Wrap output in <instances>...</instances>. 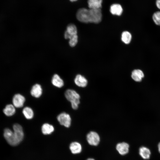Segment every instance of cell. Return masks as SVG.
<instances>
[{
    "instance_id": "obj_1",
    "label": "cell",
    "mask_w": 160,
    "mask_h": 160,
    "mask_svg": "<svg viewBox=\"0 0 160 160\" xmlns=\"http://www.w3.org/2000/svg\"><path fill=\"white\" fill-rule=\"evenodd\" d=\"M65 96L67 100L71 103L72 108L77 109L80 103L79 95L75 90L69 89L65 91Z\"/></svg>"
},
{
    "instance_id": "obj_2",
    "label": "cell",
    "mask_w": 160,
    "mask_h": 160,
    "mask_svg": "<svg viewBox=\"0 0 160 160\" xmlns=\"http://www.w3.org/2000/svg\"><path fill=\"white\" fill-rule=\"evenodd\" d=\"M76 17L77 20L80 22L90 23V16L89 9L85 8H81L77 11Z\"/></svg>"
},
{
    "instance_id": "obj_3",
    "label": "cell",
    "mask_w": 160,
    "mask_h": 160,
    "mask_svg": "<svg viewBox=\"0 0 160 160\" xmlns=\"http://www.w3.org/2000/svg\"><path fill=\"white\" fill-rule=\"evenodd\" d=\"M15 138L17 145L23 140L24 133L22 126L18 124H14L13 127Z\"/></svg>"
},
{
    "instance_id": "obj_4",
    "label": "cell",
    "mask_w": 160,
    "mask_h": 160,
    "mask_svg": "<svg viewBox=\"0 0 160 160\" xmlns=\"http://www.w3.org/2000/svg\"><path fill=\"white\" fill-rule=\"evenodd\" d=\"M90 17V23H98L102 19V13L101 9H92L89 8Z\"/></svg>"
},
{
    "instance_id": "obj_5",
    "label": "cell",
    "mask_w": 160,
    "mask_h": 160,
    "mask_svg": "<svg viewBox=\"0 0 160 160\" xmlns=\"http://www.w3.org/2000/svg\"><path fill=\"white\" fill-rule=\"evenodd\" d=\"M57 119L61 125L67 128L69 127L70 126L71 118L68 114L64 112H62L58 115Z\"/></svg>"
},
{
    "instance_id": "obj_6",
    "label": "cell",
    "mask_w": 160,
    "mask_h": 160,
    "mask_svg": "<svg viewBox=\"0 0 160 160\" xmlns=\"http://www.w3.org/2000/svg\"><path fill=\"white\" fill-rule=\"evenodd\" d=\"M87 140L90 145L95 146L99 144L100 138L97 133L94 131H91L87 135Z\"/></svg>"
},
{
    "instance_id": "obj_7",
    "label": "cell",
    "mask_w": 160,
    "mask_h": 160,
    "mask_svg": "<svg viewBox=\"0 0 160 160\" xmlns=\"http://www.w3.org/2000/svg\"><path fill=\"white\" fill-rule=\"evenodd\" d=\"M4 136L6 140L10 145L15 146L17 145L15 141L13 132L10 129L6 128L4 129Z\"/></svg>"
},
{
    "instance_id": "obj_8",
    "label": "cell",
    "mask_w": 160,
    "mask_h": 160,
    "mask_svg": "<svg viewBox=\"0 0 160 160\" xmlns=\"http://www.w3.org/2000/svg\"><path fill=\"white\" fill-rule=\"evenodd\" d=\"M25 101V98L23 96L20 94H17L14 96L12 102L15 108H20L23 106Z\"/></svg>"
},
{
    "instance_id": "obj_9",
    "label": "cell",
    "mask_w": 160,
    "mask_h": 160,
    "mask_svg": "<svg viewBox=\"0 0 160 160\" xmlns=\"http://www.w3.org/2000/svg\"><path fill=\"white\" fill-rule=\"evenodd\" d=\"M77 30L76 26L73 24L68 25L67 27L66 30L64 34L65 39H69L74 35H77Z\"/></svg>"
},
{
    "instance_id": "obj_10",
    "label": "cell",
    "mask_w": 160,
    "mask_h": 160,
    "mask_svg": "<svg viewBox=\"0 0 160 160\" xmlns=\"http://www.w3.org/2000/svg\"><path fill=\"white\" fill-rule=\"evenodd\" d=\"M129 145L127 143L123 142L117 144L116 149L120 155H124L127 154L129 151Z\"/></svg>"
},
{
    "instance_id": "obj_11",
    "label": "cell",
    "mask_w": 160,
    "mask_h": 160,
    "mask_svg": "<svg viewBox=\"0 0 160 160\" xmlns=\"http://www.w3.org/2000/svg\"><path fill=\"white\" fill-rule=\"evenodd\" d=\"M30 93L32 96L35 98L39 97L42 93V89L41 85L38 84H34L31 89Z\"/></svg>"
},
{
    "instance_id": "obj_12",
    "label": "cell",
    "mask_w": 160,
    "mask_h": 160,
    "mask_svg": "<svg viewBox=\"0 0 160 160\" xmlns=\"http://www.w3.org/2000/svg\"><path fill=\"white\" fill-rule=\"evenodd\" d=\"M75 84L78 86L81 87H86L88 83L87 79L80 74L77 75L74 80Z\"/></svg>"
},
{
    "instance_id": "obj_13",
    "label": "cell",
    "mask_w": 160,
    "mask_h": 160,
    "mask_svg": "<svg viewBox=\"0 0 160 160\" xmlns=\"http://www.w3.org/2000/svg\"><path fill=\"white\" fill-rule=\"evenodd\" d=\"M144 77V73L140 69H135L132 72L131 77L133 80L136 81H140Z\"/></svg>"
},
{
    "instance_id": "obj_14",
    "label": "cell",
    "mask_w": 160,
    "mask_h": 160,
    "mask_svg": "<svg viewBox=\"0 0 160 160\" xmlns=\"http://www.w3.org/2000/svg\"><path fill=\"white\" fill-rule=\"evenodd\" d=\"M70 149L73 154L79 153L81 151L82 148L81 144L79 142H73L71 143L69 146Z\"/></svg>"
},
{
    "instance_id": "obj_15",
    "label": "cell",
    "mask_w": 160,
    "mask_h": 160,
    "mask_svg": "<svg viewBox=\"0 0 160 160\" xmlns=\"http://www.w3.org/2000/svg\"><path fill=\"white\" fill-rule=\"evenodd\" d=\"M51 82L53 86L59 88L62 87L64 85L63 79L58 74H56L53 76Z\"/></svg>"
},
{
    "instance_id": "obj_16",
    "label": "cell",
    "mask_w": 160,
    "mask_h": 160,
    "mask_svg": "<svg viewBox=\"0 0 160 160\" xmlns=\"http://www.w3.org/2000/svg\"><path fill=\"white\" fill-rule=\"evenodd\" d=\"M123 11L121 6L119 4H113L110 7V12L113 15H120L122 14Z\"/></svg>"
},
{
    "instance_id": "obj_17",
    "label": "cell",
    "mask_w": 160,
    "mask_h": 160,
    "mask_svg": "<svg viewBox=\"0 0 160 160\" xmlns=\"http://www.w3.org/2000/svg\"><path fill=\"white\" fill-rule=\"evenodd\" d=\"M139 154L144 159H148L150 157L151 152L150 149L145 146H141L139 149Z\"/></svg>"
},
{
    "instance_id": "obj_18",
    "label": "cell",
    "mask_w": 160,
    "mask_h": 160,
    "mask_svg": "<svg viewBox=\"0 0 160 160\" xmlns=\"http://www.w3.org/2000/svg\"><path fill=\"white\" fill-rule=\"evenodd\" d=\"M42 133L44 135L51 134L54 130V128L53 125L47 123L43 124L41 127Z\"/></svg>"
},
{
    "instance_id": "obj_19",
    "label": "cell",
    "mask_w": 160,
    "mask_h": 160,
    "mask_svg": "<svg viewBox=\"0 0 160 160\" xmlns=\"http://www.w3.org/2000/svg\"><path fill=\"white\" fill-rule=\"evenodd\" d=\"M15 107L13 104L7 105L3 110L4 114L7 116H10L14 115L15 113Z\"/></svg>"
},
{
    "instance_id": "obj_20",
    "label": "cell",
    "mask_w": 160,
    "mask_h": 160,
    "mask_svg": "<svg viewBox=\"0 0 160 160\" xmlns=\"http://www.w3.org/2000/svg\"><path fill=\"white\" fill-rule=\"evenodd\" d=\"M102 0H88L87 3L89 9H100L102 7Z\"/></svg>"
},
{
    "instance_id": "obj_21",
    "label": "cell",
    "mask_w": 160,
    "mask_h": 160,
    "mask_svg": "<svg viewBox=\"0 0 160 160\" xmlns=\"http://www.w3.org/2000/svg\"><path fill=\"white\" fill-rule=\"evenodd\" d=\"M23 113L24 117L27 119H32L34 116V112L32 109L29 107H26L23 109Z\"/></svg>"
},
{
    "instance_id": "obj_22",
    "label": "cell",
    "mask_w": 160,
    "mask_h": 160,
    "mask_svg": "<svg viewBox=\"0 0 160 160\" xmlns=\"http://www.w3.org/2000/svg\"><path fill=\"white\" fill-rule=\"evenodd\" d=\"M132 38L131 33L129 31H125L121 34V39L125 44H128L131 42Z\"/></svg>"
},
{
    "instance_id": "obj_23",
    "label": "cell",
    "mask_w": 160,
    "mask_h": 160,
    "mask_svg": "<svg viewBox=\"0 0 160 160\" xmlns=\"http://www.w3.org/2000/svg\"><path fill=\"white\" fill-rule=\"evenodd\" d=\"M152 19L155 24L160 26V10L156 11L153 13Z\"/></svg>"
},
{
    "instance_id": "obj_24",
    "label": "cell",
    "mask_w": 160,
    "mask_h": 160,
    "mask_svg": "<svg viewBox=\"0 0 160 160\" xmlns=\"http://www.w3.org/2000/svg\"><path fill=\"white\" fill-rule=\"evenodd\" d=\"M78 41V37L77 35L71 37L70 39L69 42V45L71 47L75 46L77 44Z\"/></svg>"
},
{
    "instance_id": "obj_25",
    "label": "cell",
    "mask_w": 160,
    "mask_h": 160,
    "mask_svg": "<svg viewBox=\"0 0 160 160\" xmlns=\"http://www.w3.org/2000/svg\"><path fill=\"white\" fill-rule=\"evenodd\" d=\"M155 5L156 7L160 10V0H156Z\"/></svg>"
},
{
    "instance_id": "obj_26",
    "label": "cell",
    "mask_w": 160,
    "mask_h": 160,
    "mask_svg": "<svg viewBox=\"0 0 160 160\" xmlns=\"http://www.w3.org/2000/svg\"><path fill=\"white\" fill-rule=\"evenodd\" d=\"M158 149L159 153H160V142L158 145Z\"/></svg>"
},
{
    "instance_id": "obj_27",
    "label": "cell",
    "mask_w": 160,
    "mask_h": 160,
    "mask_svg": "<svg viewBox=\"0 0 160 160\" xmlns=\"http://www.w3.org/2000/svg\"><path fill=\"white\" fill-rule=\"evenodd\" d=\"M86 160H95L94 159L92 158H89L87 159Z\"/></svg>"
},
{
    "instance_id": "obj_28",
    "label": "cell",
    "mask_w": 160,
    "mask_h": 160,
    "mask_svg": "<svg viewBox=\"0 0 160 160\" xmlns=\"http://www.w3.org/2000/svg\"><path fill=\"white\" fill-rule=\"evenodd\" d=\"M71 1H77V0H70Z\"/></svg>"
}]
</instances>
